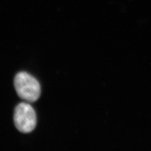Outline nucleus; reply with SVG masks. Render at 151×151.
<instances>
[{"instance_id": "obj_2", "label": "nucleus", "mask_w": 151, "mask_h": 151, "mask_svg": "<svg viewBox=\"0 0 151 151\" xmlns=\"http://www.w3.org/2000/svg\"><path fill=\"white\" fill-rule=\"evenodd\" d=\"M14 124L18 131L28 134L34 130L37 125L36 113L30 104L21 103L14 112Z\"/></svg>"}, {"instance_id": "obj_1", "label": "nucleus", "mask_w": 151, "mask_h": 151, "mask_svg": "<svg viewBox=\"0 0 151 151\" xmlns=\"http://www.w3.org/2000/svg\"><path fill=\"white\" fill-rule=\"evenodd\" d=\"M14 86L18 96L27 102H35L40 96L39 81L27 73H18L14 79Z\"/></svg>"}]
</instances>
